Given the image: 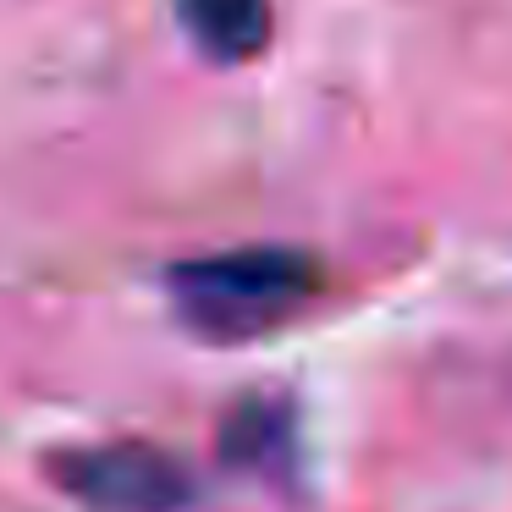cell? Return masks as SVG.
Masks as SVG:
<instances>
[{"label":"cell","mask_w":512,"mask_h":512,"mask_svg":"<svg viewBox=\"0 0 512 512\" xmlns=\"http://www.w3.org/2000/svg\"><path fill=\"white\" fill-rule=\"evenodd\" d=\"M177 17L188 28V39L221 67L254 61L270 45V0H177Z\"/></svg>","instance_id":"3957f363"},{"label":"cell","mask_w":512,"mask_h":512,"mask_svg":"<svg viewBox=\"0 0 512 512\" xmlns=\"http://www.w3.org/2000/svg\"><path fill=\"white\" fill-rule=\"evenodd\" d=\"M45 474L83 512H188L199 501V474L155 441L61 446Z\"/></svg>","instance_id":"7a4b0ae2"},{"label":"cell","mask_w":512,"mask_h":512,"mask_svg":"<svg viewBox=\"0 0 512 512\" xmlns=\"http://www.w3.org/2000/svg\"><path fill=\"white\" fill-rule=\"evenodd\" d=\"M221 463L243 468V474H281L298 452L292 441V408L281 397H243L221 419Z\"/></svg>","instance_id":"277c9868"},{"label":"cell","mask_w":512,"mask_h":512,"mask_svg":"<svg viewBox=\"0 0 512 512\" xmlns=\"http://www.w3.org/2000/svg\"><path fill=\"white\" fill-rule=\"evenodd\" d=\"M320 259L309 248L254 243L221 248L166 270V292L177 320L204 342H254L303 314L320 292Z\"/></svg>","instance_id":"6da1fadb"}]
</instances>
